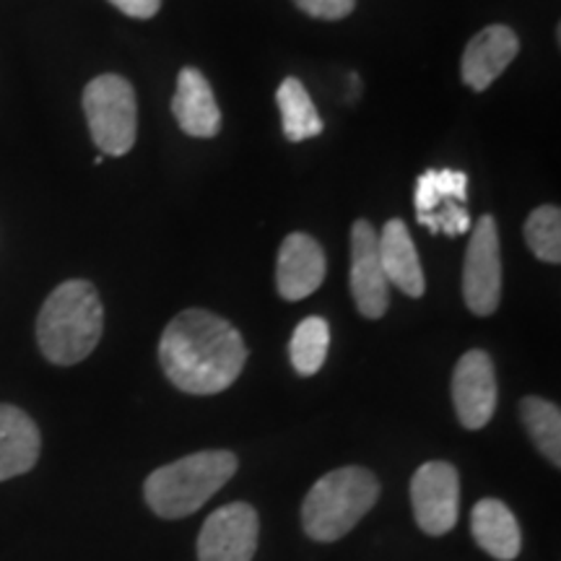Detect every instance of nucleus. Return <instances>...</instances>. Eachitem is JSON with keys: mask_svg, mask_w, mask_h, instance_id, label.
Wrapping results in <instances>:
<instances>
[{"mask_svg": "<svg viewBox=\"0 0 561 561\" xmlns=\"http://www.w3.org/2000/svg\"><path fill=\"white\" fill-rule=\"evenodd\" d=\"M159 362L178 390L191 396H216L242 375L248 346L229 320L191 307L172 318L161 333Z\"/></svg>", "mask_w": 561, "mask_h": 561, "instance_id": "1", "label": "nucleus"}, {"mask_svg": "<svg viewBox=\"0 0 561 561\" xmlns=\"http://www.w3.org/2000/svg\"><path fill=\"white\" fill-rule=\"evenodd\" d=\"M104 331L100 291L89 280L73 278L60 284L42 305L37 341L47 362L70 367L87 359Z\"/></svg>", "mask_w": 561, "mask_h": 561, "instance_id": "2", "label": "nucleus"}, {"mask_svg": "<svg viewBox=\"0 0 561 561\" xmlns=\"http://www.w3.org/2000/svg\"><path fill=\"white\" fill-rule=\"evenodd\" d=\"M237 455L229 450L185 455L146 479V502L164 520H180L198 512L237 473Z\"/></svg>", "mask_w": 561, "mask_h": 561, "instance_id": "3", "label": "nucleus"}, {"mask_svg": "<svg viewBox=\"0 0 561 561\" xmlns=\"http://www.w3.org/2000/svg\"><path fill=\"white\" fill-rule=\"evenodd\" d=\"M380 500L377 476L359 466L335 468L310 489L301 504L305 533L320 543H333L354 530Z\"/></svg>", "mask_w": 561, "mask_h": 561, "instance_id": "4", "label": "nucleus"}, {"mask_svg": "<svg viewBox=\"0 0 561 561\" xmlns=\"http://www.w3.org/2000/svg\"><path fill=\"white\" fill-rule=\"evenodd\" d=\"M83 112L91 138L107 157H123L138 136L136 89L123 76L104 73L83 89Z\"/></svg>", "mask_w": 561, "mask_h": 561, "instance_id": "5", "label": "nucleus"}, {"mask_svg": "<svg viewBox=\"0 0 561 561\" xmlns=\"http://www.w3.org/2000/svg\"><path fill=\"white\" fill-rule=\"evenodd\" d=\"M462 297L479 318L494 314L502 301V244L494 216H481L473 227L462 265Z\"/></svg>", "mask_w": 561, "mask_h": 561, "instance_id": "6", "label": "nucleus"}, {"mask_svg": "<svg viewBox=\"0 0 561 561\" xmlns=\"http://www.w3.org/2000/svg\"><path fill=\"white\" fill-rule=\"evenodd\" d=\"M411 504L426 536H445L460 515V473L445 460L424 462L411 479Z\"/></svg>", "mask_w": 561, "mask_h": 561, "instance_id": "7", "label": "nucleus"}, {"mask_svg": "<svg viewBox=\"0 0 561 561\" xmlns=\"http://www.w3.org/2000/svg\"><path fill=\"white\" fill-rule=\"evenodd\" d=\"M257 512L248 502L224 504L203 523L198 561H252L257 551Z\"/></svg>", "mask_w": 561, "mask_h": 561, "instance_id": "8", "label": "nucleus"}, {"mask_svg": "<svg viewBox=\"0 0 561 561\" xmlns=\"http://www.w3.org/2000/svg\"><path fill=\"white\" fill-rule=\"evenodd\" d=\"M351 294L364 318L377 320L388 312L390 284L377 252V231L367 219L351 227Z\"/></svg>", "mask_w": 561, "mask_h": 561, "instance_id": "9", "label": "nucleus"}, {"mask_svg": "<svg viewBox=\"0 0 561 561\" xmlns=\"http://www.w3.org/2000/svg\"><path fill=\"white\" fill-rule=\"evenodd\" d=\"M453 403L466 430H483L496 411L494 362L486 351L473 348L460 356L453 375Z\"/></svg>", "mask_w": 561, "mask_h": 561, "instance_id": "10", "label": "nucleus"}, {"mask_svg": "<svg viewBox=\"0 0 561 561\" xmlns=\"http://www.w3.org/2000/svg\"><path fill=\"white\" fill-rule=\"evenodd\" d=\"M325 255L310 234L294 231L278 250L276 286L286 301H299L314 294L325 280Z\"/></svg>", "mask_w": 561, "mask_h": 561, "instance_id": "11", "label": "nucleus"}, {"mask_svg": "<svg viewBox=\"0 0 561 561\" xmlns=\"http://www.w3.org/2000/svg\"><path fill=\"white\" fill-rule=\"evenodd\" d=\"M517 50H520V42H517V34L510 26H486L468 42L466 53H462V83L473 91H486L510 68V62L517 58Z\"/></svg>", "mask_w": 561, "mask_h": 561, "instance_id": "12", "label": "nucleus"}, {"mask_svg": "<svg viewBox=\"0 0 561 561\" xmlns=\"http://www.w3.org/2000/svg\"><path fill=\"white\" fill-rule=\"evenodd\" d=\"M172 112L178 125L193 138H214L221 130V110L216 104L214 89L198 68H182L178 76Z\"/></svg>", "mask_w": 561, "mask_h": 561, "instance_id": "13", "label": "nucleus"}, {"mask_svg": "<svg viewBox=\"0 0 561 561\" xmlns=\"http://www.w3.org/2000/svg\"><path fill=\"white\" fill-rule=\"evenodd\" d=\"M377 252H380V263L388 284L398 286L409 297H421L424 294L426 278L424 271H421L416 244L411 240V231L405 227V221L392 219L385 224L382 234H377Z\"/></svg>", "mask_w": 561, "mask_h": 561, "instance_id": "14", "label": "nucleus"}, {"mask_svg": "<svg viewBox=\"0 0 561 561\" xmlns=\"http://www.w3.org/2000/svg\"><path fill=\"white\" fill-rule=\"evenodd\" d=\"M39 447L42 437L32 416L16 405L0 403V481L32 471Z\"/></svg>", "mask_w": 561, "mask_h": 561, "instance_id": "15", "label": "nucleus"}, {"mask_svg": "<svg viewBox=\"0 0 561 561\" xmlns=\"http://www.w3.org/2000/svg\"><path fill=\"white\" fill-rule=\"evenodd\" d=\"M476 543L496 561H512L523 549V533L517 517L500 500H481L471 512Z\"/></svg>", "mask_w": 561, "mask_h": 561, "instance_id": "16", "label": "nucleus"}, {"mask_svg": "<svg viewBox=\"0 0 561 561\" xmlns=\"http://www.w3.org/2000/svg\"><path fill=\"white\" fill-rule=\"evenodd\" d=\"M276 102L280 117H284L286 138L294 140V144L320 136L322 128H325L318 110H314L310 91L305 89V83L299 79H294V76H289V79L280 83L276 91Z\"/></svg>", "mask_w": 561, "mask_h": 561, "instance_id": "17", "label": "nucleus"}, {"mask_svg": "<svg viewBox=\"0 0 561 561\" xmlns=\"http://www.w3.org/2000/svg\"><path fill=\"white\" fill-rule=\"evenodd\" d=\"M520 416L525 430L536 447L551 460L553 466H561V411L557 403L543 401L538 396H528L520 401Z\"/></svg>", "mask_w": 561, "mask_h": 561, "instance_id": "18", "label": "nucleus"}, {"mask_svg": "<svg viewBox=\"0 0 561 561\" xmlns=\"http://www.w3.org/2000/svg\"><path fill=\"white\" fill-rule=\"evenodd\" d=\"M328 346H331V328H328V322L318 318V314L301 320L289 343V356L297 375H318L328 359Z\"/></svg>", "mask_w": 561, "mask_h": 561, "instance_id": "19", "label": "nucleus"}, {"mask_svg": "<svg viewBox=\"0 0 561 561\" xmlns=\"http://www.w3.org/2000/svg\"><path fill=\"white\" fill-rule=\"evenodd\" d=\"M466 185H468V178L462 172L430 170V172L421 174V180L416 185L419 219L434 214L439 203H447V206H460V201H466Z\"/></svg>", "mask_w": 561, "mask_h": 561, "instance_id": "20", "label": "nucleus"}, {"mask_svg": "<svg viewBox=\"0 0 561 561\" xmlns=\"http://www.w3.org/2000/svg\"><path fill=\"white\" fill-rule=\"evenodd\" d=\"M525 242L538 261L557 265L561 261V210L538 206L525 221Z\"/></svg>", "mask_w": 561, "mask_h": 561, "instance_id": "21", "label": "nucleus"}, {"mask_svg": "<svg viewBox=\"0 0 561 561\" xmlns=\"http://www.w3.org/2000/svg\"><path fill=\"white\" fill-rule=\"evenodd\" d=\"M307 16L322 21H339L346 19L354 11L356 0H294Z\"/></svg>", "mask_w": 561, "mask_h": 561, "instance_id": "22", "label": "nucleus"}, {"mask_svg": "<svg viewBox=\"0 0 561 561\" xmlns=\"http://www.w3.org/2000/svg\"><path fill=\"white\" fill-rule=\"evenodd\" d=\"M110 3L130 19H151L161 9V0H110Z\"/></svg>", "mask_w": 561, "mask_h": 561, "instance_id": "23", "label": "nucleus"}]
</instances>
